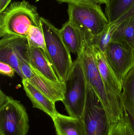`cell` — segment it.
I'll list each match as a JSON object with an SVG mask.
<instances>
[{
  "label": "cell",
  "mask_w": 134,
  "mask_h": 135,
  "mask_svg": "<svg viewBox=\"0 0 134 135\" xmlns=\"http://www.w3.org/2000/svg\"><path fill=\"white\" fill-rule=\"evenodd\" d=\"M36 6L23 0L10 3L0 13V37L16 36L26 38L32 26L41 24Z\"/></svg>",
  "instance_id": "6da1fadb"
},
{
  "label": "cell",
  "mask_w": 134,
  "mask_h": 135,
  "mask_svg": "<svg viewBox=\"0 0 134 135\" xmlns=\"http://www.w3.org/2000/svg\"><path fill=\"white\" fill-rule=\"evenodd\" d=\"M100 5L96 1L68 3V21L92 38L109 23Z\"/></svg>",
  "instance_id": "7a4b0ae2"
},
{
  "label": "cell",
  "mask_w": 134,
  "mask_h": 135,
  "mask_svg": "<svg viewBox=\"0 0 134 135\" xmlns=\"http://www.w3.org/2000/svg\"><path fill=\"white\" fill-rule=\"evenodd\" d=\"M46 52L60 81L65 82L73 66L71 53L62 39L60 29L49 21L41 17Z\"/></svg>",
  "instance_id": "3957f363"
},
{
  "label": "cell",
  "mask_w": 134,
  "mask_h": 135,
  "mask_svg": "<svg viewBox=\"0 0 134 135\" xmlns=\"http://www.w3.org/2000/svg\"><path fill=\"white\" fill-rule=\"evenodd\" d=\"M82 65L87 83L100 101L108 117L110 124L115 123L114 115L108 96L96 61L94 47L90 38L85 35L81 50L77 54Z\"/></svg>",
  "instance_id": "277c9868"
},
{
  "label": "cell",
  "mask_w": 134,
  "mask_h": 135,
  "mask_svg": "<svg viewBox=\"0 0 134 135\" xmlns=\"http://www.w3.org/2000/svg\"><path fill=\"white\" fill-rule=\"evenodd\" d=\"M65 109L71 117L82 118L85 104L87 83L78 59L73 62L71 70L65 82Z\"/></svg>",
  "instance_id": "5b68a950"
},
{
  "label": "cell",
  "mask_w": 134,
  "mask_h": 135,
  "mask_svg": "<svg viewBox=\"0 0 134 135\" xmlns=\"http://www.w3.org/2000/svg\"><path fill=\"white\" fill-rule=\"evenodd\" d=\"M29 117L19 101L0 93V135H27Z\"/></svg>",
  "instance_id": "8992f818"
},
{
  "label": "cell",
  "mask_w": 134,
  "mask_h": 135,
  "mask_svg": "<svg viewBox=\"0 0 134 135\" xmlns=\"http://www.w3.org/2000/svg\"><path fill=\"white\" fill-rule=\"evenodd\" d=\"M85 135H108L110 123L107 113L92 88L87 83L83 114Z\"/></svg>",
  "instance_id": "52a82bcc"
},
{
  "label": "cell",
  "mask_w": 134,
  "mask_h": 135,
  "mask_svg": "<svg viewBox=\"0 0 134 135\" xmlns=\"http://www.w3.org/2000/svg\"><path fill=\"white\" fill-rule=\"evenodd\" d=\"M94 47L98 68L109 98L115 123L123 115L124 111L122 84L108 63L104 54Z\"/></svg>",
  "instance_id": "ba28073f"
},
{
  "label": "cell",
  "mask_w": 134,
  "mask_h": 135,
  "mask_svg": "<svg viewBox=\"0 0 134 135\" xmlns=\"http://www.w3.org/2000/svg\"><path fill=\"white\" fill-rule=\"evenodd\" d=\"M108 63L122 84L123 80L134 67V51L124 42L111 40L104 53Z\"/></svg>",
  "instance_id": "9c48e42d"
},
{
  "label": "cell",
  "mask_w": 134,
  "mask_h": 135,
  "mask_svg": "<svg viewBox=\"0 0 134 135\" xmlns=\"http://www.w3.org/2000/svg\"><path fill=\"white\" fill-rule=\"evenodd\" d=\"M28 47L26 38L20 36H5L0 41V62L11 66L22 79L25 78L20 62L24 59L28 62Z\"/></svg>",
  "instance_id": "30bf717a"
},
{
  "label": "cell",
  "mask_w": 134,
  "mask_h": 135,
  "mask_svg": "<svg viewBox=\"0 0 134 135\" xmlns=\"http://www.w3.org/2000/svg\"><path fill=\"white\" fill-rule=\"evenodd\" d=\"M20 64L22 73L25 79L54 103L62 101L64 98V82H56L49 80L34 69L27 60H22Z\"/></svg>",
  "instance_id": "8fae6325"
},
{
  "label": "cell",
  "mask_w": 134,
  "mask_h": 135,
  "mask_svg": "<svg viewBox=\"0 0 134 135\" xmlns=\"http://www.w3.org/2000/svg\"><path fill=\"white\" fill-rule=\"evenodd\" d=\"M28 63L35 70L53 81H60L45 50L28 47Z\"/></svg>",
  "instance_id": "7c38bea8"
},
{
  "label": "cell",
  "mask_w": 134,
  "mask_h": 135,
  "mask_svg": "<svg viewBox=\"0 0 134 135\" xmlns=\"http://www.w3.org/2000/svg\"><path fill=\"white\" fill-rule=\"evenodd\" d=\"M22 83L26 95L30 99L33 108L43 111L52 119L58 113L55 103L27 79H22Z\"/></svg>",
  "instance_id": "4fadbf2b"
},
{
  "label": "cell",
  "mask_w": 134,
  "mask_h": 135,
  "mask_svg": "<svg viewBox=\"0 0 134 135\" xmlns=\"http://www.w3.org/2000/svg\"><path fill=\"white\" fill-rule=\"evenodd\" d=\"M52 119L57 135H85L82 118H74L58 113Z\"/></svg>",
  "instance_id": "5bb4252c"
},
{
  "label": "cell",
  "mask_w": 134,
  "mask_h": 135,
  "mask_svg": "<svg viewBox=\"0 0 134 135\" xmlns=\"http://www.w3.org/2000/svg\"><path fill=\"white\" fill-rule=\"evenodd\" d=\"M62 39L70 53L78 54L85 34L68 21L60 29Z\"/></svg>",
  "instance_id": "9a60e30c"
},
{
  "label": "cell",
  "mask_w": 134,
  "mask_h": 135,
  "mask_svg": "<svg viewBox=\"0 0 134 135\" xmlns=\"http://www.w3.org/2000/svg\"><path fill=\"white\" fill-rule=\"evenodd\" d=\"M124 109L134 118V67L122 82Z\"/></svg>",
  "instance_id": "2e32d148"
},
{
  "label": "cell",
  "mask_w": 134,
  "mask_h": 135,
  "mask_svg": "<svg viewBox=\"0 0 134 135\" xmlns=\"http://www.w3.org/2000/svg\"><path fill=\"white\" fill-rule=\"evenodd\" d=\"M124 42L134 51V16L121 22L114 32L112 40Z\"/></svg>",
  "instance_id": "e0dca14e"
},
{
  "label": "cell",
  "mask_w": 134,
  "mask_h": 135,
  "mask_svg": "<svg viewBox=\"0 0 134 135\" xmlns=\"http://www.w3.org/2000/svg\"><path fill=\"white\" fill-rule=\"evenodd\" d=\"M134 3V0H110L105 8L109 23L116 21Z\"/></svg>",
  "instance_id": "ac0fdd59"
},
{
  "label": "cell",
  "mask_w": 134,
  "mask_h": 135,
  "mask_svg": "<svg viewBox=\"0 0 134 135\" xmlns=\"http://www.w3.org/2000/svg\"><path fill=\"white\" fill-rule=\"evenodd\" d=\"M118 26L115 23H109L100 34L90 38L93 46L104 54Z\"/></svg>",
  "instance_id": "d6986e66"
},
{
  "label": "cell",
  "mask_w": 134,
  "mask_h": 135,
  "mask_svg": "<svg viewBox=\"0 0 134 135\" xmlns=\"http://www.w3.org/2000/svg\"><path fill=\"white\" fill-rule=\"evenodd\" d=\"M108 135H134V129L125 111L118 121L110 124Z\"/></svg>",
  "instance_id": "ffe728a7"
},
{
  "label": "cell",
  "mask_w": 134,
  "mask_h": 135,
  "mask_svg": "<svg viewBox=\"0 0 134 135\" xmlns=\"http://www.w3.org/2000/svg\"><path fill=\"white\" fill-rule=\"evenodd\" d=\"M26 39L29 47L42 48L46 51L45 37L41 24L30 28Z\"/></svg>",
  "instance_id": "44dd1931"
},
{
  "label": "cell",
  "mask_w": 134,
  "mask_h": 135,
  "mask_svg": "<svg viewBox=\"0 0 134 135\" xmlns=\"http://www.w3.org/2000/svg\"><path fill=\"white\" fill-rule=\"evenodd\" d=\"M15 70L7 63L0 62V73L1 74L6 75L9 77L14 76Z\"/></svg>",
  "instance_id": "7402d4cb"
},
{
  "label": "cell",
  "mask_w": 134,
  "mask_h": 135,
  "mask_svg": "<svg viewBox=\"0 0 134 135\" xmlns=\"http://www.w3.org/2000/svg\"><path fill=\"white\" fill-rule=\"evenodd\" d=\"M12 0H0V13L4 11L11 3Z\"/></svg>",
  "instance_id": "603a6c76"
},
{
  "label": "cell",
  "mask_w": 134,
  "mask_h": 135,
  "mask_svg": "<svg viewBox=\"0 0 134 135\" xmlns=\"http://www.w3.org/2000/svg\"><path fill=\"white\" fill-rule=\"evenodd\" d=\"M56 1H57V2H60V3H63V2H65V3H67L68 4V3H72V2H78L84 1H96V0H56Z\"/></svg>",
  "instance_id": "cb8c5ba5"
},
{
  "label": "cell",
  "mask_w": 134,
  "mask_h": 135,
  "mask_svg": "<svg viewBox=\"0 0 134 135\" xmlns=\"http://www.w3.org/2000/svg\"><path fill=\"white\" fill-rule=\"evenodd\" d=\"M125 112L126 113L127 115V117H128V119H129V120H130V122L131 124V125H132V127L134 129V118H133L132 116L130 114H128V113L126 112L125 110Z\"/></svg>",
  "instance_id": "d4e9b609"
},
{
  "label": "cell",
  "mask_w": 134,
  "mask_h": 135,
  "mask_svg": "<svg viewBox=\"0 0 134 135\" xmlns=\"http://www.w3.org/2000/svg\"><path fill=\"white\" fill-rule=\"evenodd\" d=\"M96 1L100 4H105V5H107L109 2L110 0H96Z\"/></svg>",
  "instance_id": "484cf974"
}]
</instances>
